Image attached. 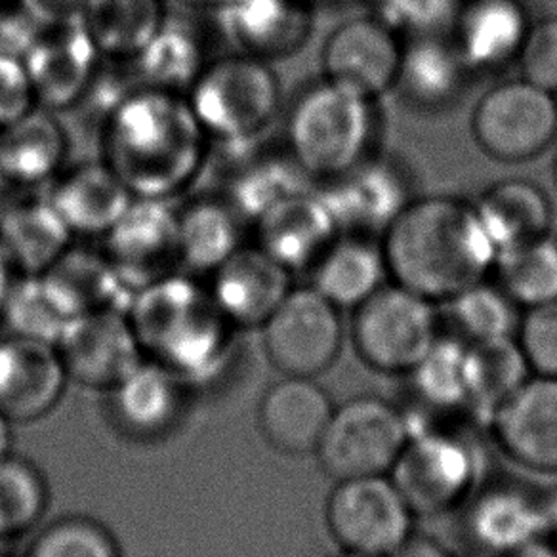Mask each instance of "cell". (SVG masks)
I'll return each mask as SVG.
<instances>
[{
    "label": "cell",
    "instance_id": "cell-56",
    "mask_svg": "<svg viewBox=\"0 0 557 557\" xmlns=\"http://www.w3.org/2000/svg\"><path fill=\"white\" fill-rule=\"evenodd\" d=\"M313 2H338V0H313Z\"/></svg>",
    "mask_w": 557,
    "mask_h": 557
},
{
    "label": "cell",
    "instance_id": "cell-27",
    "mask_svg": "<svg viewBox=\"0 0 557 557\" xmlns=\"http://www.w3.org/2000/svg\"><path fill=\"white\" fill-rule=\"evenodd\" d=\"M134 201L108 163L81 164L55 182L48 202L73 235L103 237Z\"/></svg>",
    "mask_w": 557,
    "mask_h": 557
},
{
    "label": "cell",
    "instance_id": "cell-54",
    "mask_svg": "<svg viewBox=\"0 0 557 557\" xmlns=\"http://www.w3.org/2000/svg\"><path fill=\"white\" fill-rule=\"evenodd\" d=\"M7 420L0 417V457L9 453V428H7Z\"/></svg>",
    "mask_w": 557,
    "mask_h": 557
},
{
    "label": "cell",
    "instance_id": "cell-37",
    "mask_svg": "<svg viewBox=\"0 0 557 557\" xmlns=\"http://www.w3.org/2000/svg\"><path fill=\"white\" fill-rule=\"evenodd\" d=\"M531 376L516 336L468 344L470 409L493 417Z\"/></svg>",
    "mask_w": 557,
    "mask_h": 557
},
{
    "label": "cell",
    "instance_id": "cell-51",
    "mask_svg": "<svg viewBox=\"0 0 557 557\" xmlns=\"http://www.w3.org/2000/svg\"><path fill=\"white\" fill-rule=\"evenodd\" d=\"M503 557H557V548L549 546L546 541H534Z\"/></svg>",
    "mask_w": 557,
    "mask_h": 557
},
{
    "label": "cell",
    "instance_id": "cell-24",
    "mask_svg": "<svg viewBox=\"0 0 557 557\" xmlns=\"http://www.w3.org/2000/svg\"><path fill=\"white\" fill-rule=\"evenodd\" d=\"M473 77L450 35L417 37L403 42L394 92L410 108L443 111L462 100Z\"/></svg>",
    "mask_w": 557,
    "mask_h": 557
},
{
    "label": "cell",
    "instance_id": "cell-3",
    "mask_svg": "<svg viewBox=\"0 0 557 557\" xmlns=\"http://www.w3.org/2000/svg\"><path fill=\"white\" fill-rule=\"evenodd\" d=\"M126 315L144 359L187 384L218 371L235 349V326L189 275L171 273L139 288Z\"/></svg>",
    "mask_w": 557,
    "mask_h": 557
},
{
    "label": "cell",
    "instance_id": "cell-17",
    "mask_svg": "<svg viewBox=\"0 0 557 557\" xmlns=\"http://www.w3.org/2000/svg\"><path fill=\"white\" fill-rule=\"evenodd\" d=\"M67 380L52 342L14 333L0 338V417L9 424L48 414L62 399Z\"/></svg>",
    "mask_w": 557,
    "mask_h": 557
},
{
    "label": "cell",
    "instance_id": "cell-5",
    "mask_svg": "<svg viewBox=\"0 0 557 557\" xmlns=\"http://www.w3.org/2000/svg\"><path fill=\"white\" fill-rule=\"evenodd\" d=\"M187 101L207 138L248 151L277 119L281 83L271 63L235 54L207 65Z\"/></svg>",
    "mask_w": 557,
    "mask_h": 557
},
{
    "label": "cell",
    "instance_id": "cell-59",
    "mask_svg": "<svg viewBox=\"0 0 557 557\" xmlns=\"http://www.w3.org/2000/svg\"><path fill=\"white\" fill-rule=\"evenodd\" d=\"M2 4H4V0H0V7H2Z\"/></svg>",
    "mask_w": 557,
    "mask_h": 557
},
{
    "label": "cell",
    "instance_id": "cell-44",
    "mask_svg": "<svg viewBox=\"0 0 557 557\" xmlns=\"http://www.w3.org/2000/svg\"><path fill=\"white\" fill-rule=\"evenodd\" d=\"M372 14L403 40L449 35L465 0H371Z\"/></svg>",
    "mask_w": 557,
    "mask_h": 557
},
{
    "label": "cell",
    "instance_id": "cell-30",
    "mask_svg": "<svg viewBox=\"0 0 557 557\" xmlns=\"http://www.w3.org/2000/svg\"><path fill=\"white\" fill-rule=\"evenodd\" d=\"M67 146V134L52 111L32 109L0 131V174L22 186L45 184L62 169Z\"/></svg>",
    "mask_w": 557,
    "mask_h": 557
},
{
    "label": "cell",
    "instance_id": "cell-38",
    "mask_svg": "<svg viewBox=\"0 0 557 557\" xmlns=\"http://www.w3.org/2000/svg\"><path fill=\"white\" fill-rule=\"evenodd\" d=\"M442 306L455 336L468 344L516 336L521 319L518 304L496 281L487 278L473 283Z\"/></svg>",
    "mask_w": 557,
    "mask_h": 557
},
{
    "label": "cell",
    "instance_id": "cell-33",
    "mask_svg": "<svg viewBox=\"0 0 557 557\" xmlns=\"http://www.w3.org/2000/svg\"><path fill=\"white\" fill-rule=\"evenodd\" d=\"M243 218L230 202L195 201L178 210L180 268L212 275L243 247Z\"/></svg>",
    "mask_w": 557,
    "mask_h": 557
},
{
    "label": "cell",
    "instance_id": "cell-4",
    "mask_svg": "<svg viewBox=\"0 0 557 557\" xmlns=\"http://www.w3.org/2000/svg\"><path fill=\"white\" fill-rule=\"evenodd\" d=\"M374 98L329 78L304 88L287 116V151L315 184L341 176L376 153Z\"/></svg>",
    "mask_w": 557,
    "mask_h": 557
},
{
    "label": "cell",
    "instance_id": "cell-55",
    "mask_svg": "<svg viewBox=\"0 0 557 557\" xmlns=\"http://www.w3.org/2000/svg\"><path fill=\"white\" fill-rule=\"evenodd\" d=\"M554 182H556V186H557V151H556V157H554Z\"/></svg>",
    "mask_w": 557,
    "mask_h": 557
},
{
    "label": "cell",
    "instance_id": "cell-20",
    "mask_svg": "<svg viewBox=\"0 0 557 557\" xmlns=\"http://www.w3.org/2000/svg\"><path fill=\"white\" fill-rule=\"evenodd\" d=\"M209 293L235 329H260L293 290V271L258 247L235 250L212 275Z\"/></svg>",
    "mask_w": 557,
    "mask_h": 557
},
{
    "label": "cell",
    "instance_id": "cell-19",
    "mask_svg": "<svg viewBox=\"0 0 557 557\" xmlns=\"http://www.w3.org/2000/svg\"><path fill=\"white\" fill-rule=\"evenodd\" d=\"M500 449L527 470L557 473V379L531 376L491 417Z\"/></svg>",
    "mask_w": 557,
    "mask_h": 557
},
{
    "label": "cell",
    "instance_id": "cell-9",
    "mask_svg": "<svg viewBox=\"0 0 557 557\" xmlns=\"http://www.w3.org/2000/svg\"><path fill=\"white\" fill-rule=\"evenodd\" d=\"M478 148L498 163H525L557 139L556 94L511 78L491 86L472 113Z\"/></svg>",
    "mask_w": 557,
    "mask_h": 557
},
{
    "label": "cell",
    "instance_id": "cell-58",
    "mask_svg": "<svg viewBox=\"0 0 557 557\" xmlns=\"http://www.w3.org/2000/svg\"><path fill=\"white\" fill-rule=\"evenodd\" d=\"M2 182H4V178H2V174H0V186H2Z\"/></svg>",
    "mask_w": 557,
    "mask_h": 557
},
{
    "label": "cell",
    "instance_id": "cell-13",
    "mask_svg": "<svg viewBox=\"0 0 557 557\" xmlns=\"http://www.w3.org/2000/svg\"><path fill=\"white\" fill-rule=\"evenodd\" d=\"M103 239V252L134 293L180 268L178 210L171 201L134 197Z\"/></svg>",
    "mask_w": 557,
    "mask_h": 557
},
{
    "label": "cell",
    "instance_id": "cell-23",
    "mask_svg": "<svg viewBox=\"0 0 557 557\" xmlns=\"http://www.w3.org/2000/svg\"><path fill=\"white\" fill-rule=\"evenodd\" d=\"M334 409L331 397L315 379L285 376L263 394L258 420L273 449L304 457L315 455Z\"/></svg>",
    "mask_w": 557,
    "mask_h": 557
},
{
    "label": "cell",
    "instance_id": "cell-18",
    "mask_svg": "<svg viewBox=\"0 0 557 557\" xmlns=\"http://www.w3.org/2000/svg\"><path fill=\"white\" fill-rule=\"evenodd\" d=\"M101 58L83 25L45 27L24 63L40 108L67 109L90 92Z\"/></svg>",
    "mask_w": 557,
    "mask_h": 557
},
{
    "label": "cell",
    "instance_id": "cell-50",
    "mask_svg": "<svg viewBox=\"0 0 557 557\" xmlns=\"http://www.w3.org/2000/svg\"><path fill=\"white\" fill-rule=\"evenodd\" d=\"M387 557H453L449 549L430 536H417L412 533L409 541L403 542L392 556Z\"/></svg>",
    "mask_w": 557,
    "mask_h": 557
},
{
    "label": "cell",
    "instance_id": "cell-31",
    "mask_svg": "<svg viewBox=\"0 0 557 557\" xmlns=\"http://www.w3.org/2000/svg\"><path fill=\"white\" fill-rule=\"evenodd\" d=\"M71 239L73 233L48 199L22 202L0 216V255L20 275L47 273Z\"/></svg>",
    "mask_w": 557,
    "mask_h": 557
},
{
    "label": "cell",
    "instance_id": "cell-47",
    "mask_svg": "<svg viewBox=\"0 0 557 557\" xmlns=\"http://www.w3.org/2000/svg\"><path fill=\"white\" fill-rule=\"evenodd\" d=\"M37 106L24 60L0 54V131Z\"/></svg>",
    "mask_w": 557,
    "mask_h": 557
},
{
    "label": "cell",
    "instance_id": "cell-10",
    "mask_svg": "<svg viewBox=\"0 0 557 557\" xmlns=\"http://www.w3.org/2000/svg\"><path fill=\"white\" fill-rule=\"evenodd\" d=\"M263 354L285 376L318 379L341 356V310L315 288H293L262 326Z\"/></svg>",
    "mask_w": 557,
    "mask_h": 557
},
{
    "label": "cell",
    "instance_id": "cell-22",
    "mask_svg": "<svg viewBox=\"0 0 557 557\" xmlns=\"http://www.w3.org/2000/svg\"><path fill=\"white\" fill-rule=\"evenodd\" d=\"M256 225V245L288 271H310L341 232L319 187L278 202Z\"/></svg>",
    "mask_w": 557,
    "mask_h": 557
},
{
    "label": "cell",
    "instance_id": "cell-53",
    "mask_svg": "<svg viewBox=\"0 0 557 557\" xmlns=\"http://www.w3.org/2000/svg\"><path fill=\"white\" fill-rule=\"evenodd\" d=\"M10 285H12V281H10L9 263L4 262V258L0 255V313H2V306L9 295Z\"/></svg>",
    "mask_w": 557,
    "mask_h": 557
},
{
    "label": "cell",
    "instance_id": "cell-6",
    "mask_svg": "<svg viewBox=\"0 0 557 557\" xmlns=\"http://www.w3.org/2000/svg\"><path fill=\"white\" fill-rule=\"evenodd\" d=\"M354 311L351 341L374 371L410 374L442 334L437 304L397 283H386Z\"/></svg>",
    "mask_w": 557,
    "mask_h": 557
},
{
    "label": "cell",
    "instance_id": "cell-32",
    "mask_svg": "<svg viewBox=\"0 0 557 557\" xmlns=\"http://www.w3.org/2000/svg\"><path fill=\"white\" fill-rule=\"evenodd\" d=\"M470 503V534L481 548L503 557L529 542L544 541L548 516L541 500L523 488H491Z\"/></svg>",
    "mask_w": 557,
    "mask_h": 557
},
{
    "label": "cell",
    "instance_id": "cell-8",
    "mask_svg": "<svg viewBox=\"0 0 557 557\" xmlns=\"http://www.w3.org/2000/svg\"><path fill=\"white\" fill-rule=\"evenodd\" d=\"M389 480L414 516L435 518L470 504L480 480L472 445L449 432L410 434Z\"/></svg>",
    "mask_w": 557,
    "mask_h": 557
},
{
    "label": "cell",
    "instance_id": "cell-45",
    "mask_svg": "<svg viewBox=\"0 0 557 557\" xmlns=\"http://www.w3.org/2000/svg\"><path fill=\"white\" fill-rule=\"evenodd\" d=\"M516 342L533 376L557 379V300L527 308Z\"/></svg>",
    "mask_w": 557,
    "mask_h": 557
},
{
    "label": "cell",
    "instance_id": "cell-46",
    "mask_svg": "<svg viewBox=\"0 0 557 557\" xmlns=\"http://www.w3.org/2000/svg\"><path fill=\"white\" fill-rule=\"evenodd\" d=\"M516 65L519 77L557 94V16L533 22Z\"/></svg>",
    "mask_w": 557,
    "mask_h": 557
},
{
    "label": "cell",
    "instance_id": "cell-41",
    "mask_svg": "<svg viewBox=\"0 0 557 557\" xmlns=\"http://www.w3.org/2000/svg\"><path fill=\"white\" fill-rule=\"evenodd\" d=\"M48 508L45 475L25 458L0 457V542L33 531Z\"/></svg>",
    "mask_w": 557,
    "mask_h": 557
},
{
    "label": "cell",
    "instance_id": "cell-2",
    "mask_svg": "<svg viewBox=\"0 0 557 557\" xmlns=\"http://www.w3.org/2000/svg\"><path fill=\"white\" fill-rule=\"evenodd\" d=\"M380 240L392 281L435 304L487 278L498 258L473 201L453 195L414 197Z\"/></svg>",
    "mask_w": 557,
    "mask_h": 557
},
{
    "label": "cell",
    "instance_id": "cell-35",
    "mask_svg": "<svg viewBox=\"0 0 557 557\" xmlns=\"http://www.w3.org/2000/svg\"><path fill=\"white\" fill-rule=\"evenodd\" d=\"M318 184L296 163L295 157L285 153H268L252 157L243 164L230 184V205L247 222L275 209L278 202L308 191Z\"/></svg>",
    "mask_w": 557,
    "mask_h": 557
},
{
    "label": "cell",
    "instance_id": "cell-34",
    "mask_svg": "<svg viewBox=\"0 0 557 557\" xmlns=\"http://www.w3.org/2000/svg\"><path fill=\"white\" fill-rule=\"evenodd\" d=\"M164 22L163 0H90L83 27L101 58L132 60Z\"/></svg>",
    "mask_w": 557,
    "mask_h": 557
},
{
    "label": "cell",
    "instance_id": "cell-25",
    "mask_svg": "<svg viewBox=\"0 0 557 557\" xmlns=\"http://www.w3.org/2000/svg\"><path fill=\"white\" fill-rule=\"evenodd\" d=\"M473 207L498 256L546 237L554 225L548 194L533 180H500Z\"/></svg>",
    "mask_w": 557,
    "mask_h": 557
},
{
    "label": "cell",
    "instance_id": "cell-12",
    "mask_svg": "<svg viewBox=\"0 0 557 557\" xmlns=\"http://www.w3.org/2000/svg\"><path fill=\"white\" fill-rule=\"evenodd\" d=\"M318 187L338 232L376 239L414 201L409 169L379 151Z\"/></svg>",
    "mask_w": 557,
    "mask_h": 557
},
{
    "label": "cell",
    "instance_id": "cell-57",
    "mask_svg": "<svg viewBox=\"0 0 557 557\" xmlns=\"http://www.w3.org/2000/svg\"><path fill=\"white\" fill-rule=\"evenodd\" d=\"M341 557H363V556H354V554H346V552H344V556H341Z\"/></svg>",
    "mask_w": 557,
    "mask_h": 557
},
{
    "label": "cell",
    "instance_id": "cell-16",
    "mask_svg": "<svg viewBox=\"0 0 557 557\" xmlns=\"http://www.w3.org/2000/svg\"><path fill=\"white\" fill-rule=\"evenodd\" d=\"M235 54L273 63L298 54L313 35V0H235L218 12Z\"/></svg>",
    "mask_w": 557,
    "mask_h": 557
},
{
    "label": "cell",
    "instance_id": "cell-1",
    "mask_svg": "<svg viewBox=\"0 0 557 557\" xmlns=\"http://www.w3.org/2000/svg\"><path fill=\"white\" fill-rule=\"evenodd\" d=\"M209 141L182 94L138 86L109 109L106 163L138 199L172 201L194 184Z\"/></svg>",
    "mask_w": 557,
    "mask_h": 557
},
{
    "label": "cell",
    "instance_id": "cell-36",
    "mask_svg": "<svg viewBox=\"0 0 557 557\" xmlns=\"http://www.w3.org/2000/svg\"><path fill=\"white\" fill-rule=\"evenodd\" d=\"M131 62L139 86L182 96L191 90L207 67L197 35L171 22H164L156 37Z\"/></svg>",
    "mask_w": 557,
    "mask_h": 557
},
{
    "label": "cell",
    "instance_id": "cell-14",
    "mask_svg": "<svg viewBox=\"0 0 557 557\" xmlns=\"http://www.w3.org/2000/svg\"><path fill=\"white\" fill-rule=\"evenodd\" d=\"M55 348L70 380L108 392L146 361L126 311H94L71 319Z\"/></svg>",
    "mask_w": 557,
    "mask_h": 557
},
{
    "label": "cell",
    "instance_id": "cell-39",
    "mask_svg": "<svg viewBox=\"0 0 557 557\" xmlns=\"http://www.w3.org/2000/svg\"><path fill=\"white\" fill-rule=\"evenodd\" d=\"M498 285L519 308H534L557 300V237L552 233L498 256Z\"/></svg>",
    "mask_w": 557,
    "mask_h": 557
},
{
    "label": "cell",
    "instance_id": "cell-15",
    "mask_svg": "<svg viewBox=\"0 0 557 557\" xmlns=\"http://www.w3.org/2000/svg\"><path fill=\"white\" fill-rule=\"evenodd\" d=\"M403 42L405 40L374 14L349 17L323 42V78L379 100L380 96L394 90Z\"/></svg>",
    "mask_w": 557,
    "mask_h": 557
},
{
    "label": "cell",
    "instance_id": "cell-40",
    "mask_svg": "<svg viewBox=\"0 0 557 557\" xmlns=\"http://www.w3.org/2000/svg\"><path fill=\"white\" fill-rule=\"evenodd\" d=\"M422 401L440 410L470 407L468 342L440 334L426 357L410 372Z\"/></svg>",
    "mask_w": 557,
    "mask_h": 557
},
{
    "label": "cell",
    "instance_id": "cell-7",
    "mask_svg": "<svg viewBox=\"0 0 557 557\" xmlns=\"http://www.w3.org/2000/svg\"><path fill=\"white\" fill-rule=\"evenodd\" d=\"M407 418L379 397H356L334 409L315 457L333 480L389 475L410 440Z\"/></svg>",
    "mask_w": 557,
    "mask_h": 557
},
{
    "label": "cell",
    "instance_id": "cell-49",
    "mask_svg": "<svg viewBox=\"0 0 557 557\" xmlns=\"http://www.w3.org/2000/svg\"><path fill=\"white\" fill-rule=\"evenodd\" d=\"M17 4L42 27L83 25L90 0H17Z\"/></svg>",
    "mask_w": 557,
    "mask_h": 557
},
{
    "label": "cell",
    "instance_id": "cell-43",
    "mask_svg": "<svg viewBox=\"0 0 557 557\" xmlns=\"http://www.w3.org/2000/svg\"><path fill=\"white\" fill-rule=\"evenodd\" d=\"M27 557H123L108 527L85 516H65L45 527Z\"/></svg>",
    "mask_w": 557,
    "mask_h": 557
},
{
    "label": "cell",
    "instance_id": "cell-26",
    "mask_svg": "<svg viewBox=\"0 0 557 557\" xmlns=\"http://www.w3.org/2000/svg\"><path fill=\"white\" fill-rule=\"evenodd\" d=\"M311 287L338 310H356L386 285L382 240L341 233L311 268Z\"/></svg>",
    "mask_w": 557,
    "mask_h": 557
},
{
    "label": "cell",
    "instance_id": "cell-21",
    "mask_svg": "<svg viewBox=\"0 0 557 557\" xmlns=\"http://www.w3.org/2000/svg\"><path fill=\"white\" fill-rule=\"evenodd\" d=\"M531 25L525 0H465L449 35L473 75H483L518 62Z\"/></svg>",
    "mask_w": 557,
    "mask_h": 557
},
{
    "label": "cell",
    "instance_id": "cell-28",
    "mask_svg": "<svg viewBox=\"0 0 557 557\" xmlns=\"http://www.w3.org/2000/svg\"><path fill=\"white\" fill-rule=\"evenodd\" d=\"M186 380L161 364L144 361L119 382L111 394L116 424L138 437L169 432L186 405Z\"/></svg>",
    "mask_w": 557,
    "mask_h": 557
},
{
    "label": "cell",
    "instance_id": "cell-52",
    "mask_svg": "<svg viewBox=\"0 0 557 557\" xmlns=\"http://www.w3.org/2000/svg\"><path fill=\"white\" fill-rule=\"evenodd\" d=\"M176 2L182 4V7H186V9L205 10V12L218 14V12H222L230 4H233L235 0H176Z\"/></svg>",
    "mask_w": 557,
    "mask_h": 557
},
{
    "label": "cell",
    "instance_id": "cell-42",
    "mask_svg": "<svg viewBox=\"0 0 557 557\" xmlns=\"http://www.w3.org/2000/svg\"><path fill=\"white\" fill-rule=\"evenodd\" d=\"M0 315L9 321L10 333L52 344L73 319L45 275H22L12 283Z\"/></svg>",
    "mask_w": 557,
    "mask_h": 557
},
{
    "label": "cell",
    "instance_id": "cell-29",
    "mask_svg": "<svg viewBox=\"0 0 557 557\" xmlns=\"http://www.w3.org/2000/svg\"><path fill=\"white\" fill-rule=\"evenodd\" d=\"M42 275L73 319L94 311H128L136 295L106 252L73 245Z\"/></svg>",
    "mask_w": 557,
    "mask_h": 557
},
{
    "label": "cell",
    "instance_id": "cell-11",
    "mask_svg": "<svg viewBox=\"0 0 557 557\" xmlns=\"http://www.w3.org/2000/svg\"><path fill=\"white\" fill-rule=\"evenodd\" d=\"M326 525L346 554L387 557L409 541L414 513L389 475L336 481Z\"/></svg>",
    "mask_w": 557,
    "mask_h": 557
},
{
    "label": "cell",
    "instance_id": "cell-48",
    "mask_svg": "<svg viewBox=\"0 0 557 557\" xmlns=\"http://www.w3.org/2000/svg\"><path fill=\"white\" fill-rule=\"evenodd\" d=\"M45 27L37 24L20 4L16 9L0 7V54L24 60L33 42Z\"/></svg>",
    "mask_w": 557,
    "mask_h": 557
}]
</instances>
